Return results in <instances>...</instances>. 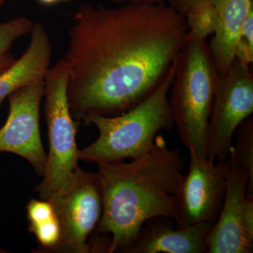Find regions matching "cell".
Instances as JSON below:
<instances>
[{
  "label": "cell",
  "instance_id": "7",
  "mask_svg": "<svg viewBox=\"0 0 253 253\" xmlns=\"http://www.w3.org/2000/svg\"><path fill=\"white\" fill-rule=\"evenodd\" d=\"M61 226L56 251L86 253L91 251L89 238L102 214L101 186L96 172L78 168L59 193L49 199Z\"/></svg>",
  "mask_w": 253,
  "mask_h": 253
},
{
  "label": "cell",
  "instance_id": "20",
  "mask_svg": "<svg viewBox=\"0 0 253 253\" xmlns=\"http://www.w3.org/2000/svg\"><path fill=\"white\" fill-rule=\"evenodd\" d=\"M166 4L175 10L178 13L185 16L186 13L196 5L205 2L214 3L215 0H163Z\"/></svg>",
  "mask_w": 253,
  "mask_h": 253
},
{
  "label": "cell",
  "instance_id": "18",
  "mask_svg": "<svg viewBox=\"0 0 253 253\" xmlns=\"http://www.w3.org/2000/svg\"><path fill=\"white\" fill-rule=\"evenodd\" d=\"M235 59L249 66L253 61V11L249 14L240 32L235 49Z\"/></svg>",
  "mask_w": 253,
  "mask_h": 253
},
{
  "label": "cell",
  "instance_id": "8",
  "mask_svg": "<svg viewBox=\"0 0 253 253\" xmlns=\"http://www.w3.org/2000/svg\"><path fill=\"white\" fill-rule=\"evenodd\" d=\"M189 171L176 194V227L215 224L226 189L225 161H210L189 149Z\"/></svg>",
  "mask_w": 253,
  "mask_h": 253
},
{
  "label": "cell",
  "instance_id": "19",
  "mask_svg": "<svg viewBox=\"0 0 253 253\" xmlns=\"http://www.w3.org/2000/svg\"><path fill=\"white\" fill-rule=\"evenodd\" d=\"M56 215L52 203L49 200L32 199L27 206L29 224H37Z\"/></svg>",
  "mask_w": 253,
  "mask_h": 253
},
{
  "label": "cell",
  "instance_id": "23",
  "mask_svg": "<svg viewBox=\"0 0 253 253\" xmlns=\"http://www.w3.org/2000/svg\"><path fill=\"white\" fill-rule=\"evenodd\" d=\"M10 1H14V0H0V8H1L5 3Z\"/></svg>",
  "mask_w": 253,
  "mask_h": 253
},
{
  "label": "cell",
  "instance_id": "4",
  "mask_svg": "<svg viewBox=\"0 0 253 253\" xmlns=\"http://www.w3.org/2000/svg\"><path fill=\"white\" fill-rule=\"evenodd\" d=\"M218 78L207 40L188 32L178 57L169 104L181 143L204 158Z\"/></svg>",
  "mask_w": 253,
  "mask_h": 253
},
{
  "label": "cell",
  "instance_id": "17",
  "mask_svg": "<svg viewBox=\"0 0 253 253\" xmlns=\"http://www.w3.org/2000/svg\"><path fill=\"white\" fill-rule=\"evenodd\" d=\"M29 231L36 236L40 246L46 251H56L61 241V226L57 216L47 220L29 224Z\"/></svg>",
  "mask_w": 253,
  "mask_h": 253
},
{
  "label": "cell",
  "instance_id": "15",
  "mask_svg": "<svg viewBox=\"0 0 253 253\" xmlns=\"http://www.w3.org/2000/svg\"><path fill=\"white\" fill-rule=\"evenodd\" d=\"M235 134L236 144L226 160L234 167L247 172L253 181V118L245 120Z\"/></svg>",
  "mask_w": 253,
  "mask_h": 253
},
{
  "label": "cell",
  "instance_id": "24",
  "mask_svg": "<svg viewBox=\"0 0 253 253\" xmlns=\"http://www.w3.org/2000/svg\"><path fill=\"white\" fill-rule=\"evenodd\" d=\"M69 1V0H61V1Z\"/></svg>",
  "mask_w": 253,
  "mask_h": 253
},
{
  "label": "cell",
  "instance_id": "1",
  "mask_svg": "<svg viewBox=\"0 0 253 253\" xmlns=\"http://www.w3.org/2000/svg\"><path fill=\"white\" fill-rule=\"evenodd\" d=\"M187 33L184 16L164 2L80 6L63 57L74 119L116 116L142 102L167 76Z\"/></svg>",
  "mask_w": 253,
  "mask_h": 253
},
{
  "label": "cell",
  "instance_id": "3",
  "mask_svg": "<svg viewBox=\"0 0 253 253\" xmlns=\"http://www.w3.org/2000/svg\"><path fill=\"white\" fill-rule=\"evenodd\" d=\"M177 59L161 84L140 104L121 114L92 115L83 121L96 126L99 136L92 144L80 150V160L99 164L137 159L152 149L158 132L172 129L174 121L168 93Z\"/></svg>",
  "mask_w": 253,
  "mask_h": 253
},
{
  "label": "cell",
  "instance_id": "14",
  "mask_svg": "<svg viewBox=\"0 0 253 253\" xmlns=\"http://www.w3.org/2000/svg\"><path fill=\"white\" fill-rule=\"evenodd\" d=\"M34 23L26 16H17L0 22V73L11 67L16 61L11 53L15 42L31 33Z\"/></svg>",
  "mask_w": 253,
  "mask_h": 253
},
{
  "label": "cell",
  "instance_id": "12",
  "mask_svg": "<svg viewBox=\"0 0 253 253\" xmlns=\"http://www.w3.org/2000/svg\"><path fill=\"white\" fill-rule=\"evenodd\" d=\"M27 49L11 67L0 73V106L23 86L44 79L50 68L52 46L49 34L41 23H34Z\"/></svg>",
  "mask_w": 253,
  "mask_h": 253
},
{
  "label": "cell",
  "instance_id": "11",
  "mask_svg": "<svg viewBox=\"0 0 253 253\" xmlns=\"http://www.w3.org/2000/svg\"><path fill=\"white\" fill-rule=\"evenodd\" d=\"M171 220L156 217L146 221L126 253H207L208 237L214 224L179 229Z\"/></svg>",
  "mask_w": 253,
  "mask_h": 253
},
{
  "label": "cell",
  "instance_id": "10",
  "mask_svg": "<svg viewBox=\"0 0 253 253\" xmlns=\"http://www.w3.org/2000/svg\"><path fill=\"white\" fill-rule=\"evenodd\" d=\"M44 79L33 82L10 95L9 114L0 128V153L21 156L42 176L46 162L40 129Z\"/></svg>",
  "mask_w": 253,
  "mask_h": 253
},
{
  "label": "cell",
  "instance_id": "22",
  "mask_svg": "<svg viewBox=\"0 0 253 253\" xmlns=\"http://www.w3.org/2000/svg\"><path fill=\"white\" fill-rule=\"evenodd\" d=\"M37 1L44 6H51V5L57 4L59 1H61V0H37Z\"/></svg>",
  "mask_w": 253,
  "mask_h": 253
},
{
  "label": "cell",
  "instance_id": "5",
  "mask_svg": "<svg viewBox=\"0 0 253 253\" xmlns=\"http://www.w3.org/2000/svg\"><path fill=\"white\" fill-rule=\"evenodd\" d=\"M44 114L47 126L49 154L41 184L36 188L41 199L49 200L68 184L78 169L76 143L78 123L73 118L68 96V70L63 58L46 73Z\"/></svg>",
  "mask_w": 253,
  "mask_h": 253
},
{
  "label": "cell",
  "instance_id": "16",
  "mask_svg": "<svg viewBox=\"0 0 253 253\" xmlns=\"http://www.w3.org/2000/svg\"><path fill=\"white\" fill-rule=\"evenodd\" d=\"M188 32L199 39L207 40L214 34L217 27V16L212 2L196 5L184 16Z\"/></svg>",
  "mask_w": 253,
  "mask_h": 253
},
{
  "label": "cell",
  "instance_id": "13",
  "mask_svg": "<svg viewBox=\"0 0 253 253\" xmlns=\"http://www.w3.org/2000/svg\"><path fill=\"white\" fill-rule=\"evenodd\" d=\"M217 27L209 44L219 76L235 59V49L241 28L253 11V0H215Z\"/></svg>",
  "mask_w": 253,
  "mask_h": 253
},
{
  "label": "cell",
  "instance_id": "2",
  "mask_svg": "<svg viewBox=\"0 0 253 253\" xmlns=\"http://www.w3.org/2000/svg\"><path fill=\"white\" fill-rule=\"evenodd\" d=\"M96 165L103 210L96 231L111 235L109 253H126L150 219L174 220L186 162L164 136L158 134L150 152L130 162Z\"/></svg>",
  "mask_w": 253,
  "mask_h": 253
},
{
  "label": "cell",
  "instance_id": "21",
  "mask_svg": "<svg viewBox=\"0 0 253 253\" xmlns=\"http://www.w3.org/2000/svg\"><path fill=\"white\" fill-rule=\"evenodd\" d=\"M113 2L123 4V3H156L163 2V0H110Z\"/></svg>",
  "mask_w": 253,
  "mask_h": 253
},
{
  "label": "cell",
  "instance_id": "9",
  "mask_svg": "<svg viewBox=\"0 0 253 253\" xmlns=\"http://www.w3.org/2000/svg\"><path fill=\"white\" fill-rule=\"evenodd\" d=\"M222 207L208 241L207 253H252L253 181L226 160Z\"/></svg>",
  "mask_w": 253,
  "mask_h": 253
},
{
  "label": "cell",
  "instance_id": "6",
  "mask_svg": "<svg viewBox=\"0 0 253 253\" xmlns=\"http://www.w3.org/2000/svg\"><path fill=\"white\" fill-rule=\"evenodd\" d=\"M253 113L252 71L235 59L218 78L208 123V160L217 162L227 159L236 129Z\"/></svg>",
  "mask_w": 253,
  "mask_h": 253
}]
</instances>
